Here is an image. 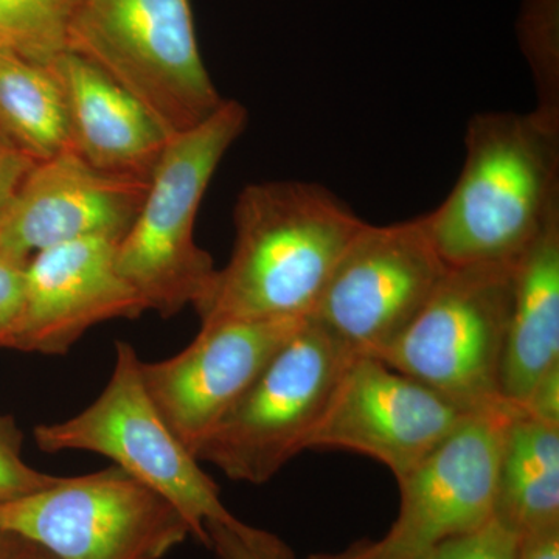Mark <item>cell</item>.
I'll list each match as a JSON object with an SVG mask.
<instances>
[{"instance_id":"1","label":"cell","mask_w":559,"mask_h":559,"mask_svg":"<svg viewBox=\"0 0 559 559\" xmlns=\"http://www.w3.org/2000/svg\"><path fill=\"white\" fill-rule=\"evenodd\" d=\"M229 263L194 305L201 325L227 319H307L366 221L319 183L242 189Z\"/></svg>"},{"instance_id":"2","label":"cell","mask_w":559,"mask_h":559,"mask_svg":"<svg viewBox=\"0 0 559 559\" xmlns=\"http://www.w3.org/2000/svg\"><path fill=\"white\" fill-rule=\"evenodd\" d=\"M450 197L425 215L450 267L514 264L559 212V130L535 112L476 114Z\"/></svg>"},{"instance_id":"3","label":"cell","mask_w":559,"mask_h":559,"mask_svg":"<svg viewBox=\"0 0 559 559\" xmlns=\"http://www.w3.org/2000/svg\"><path fill=\"white\" fill-rule=\"evenodd\" d=\"M134 347L117 342L116 362L97 400L68 419L38 425L33 432L40 451H86L164 496L189 522L191 538L209 547L207 524L237 530L264 559H294L277 536L250 527L221 500L219 488L202 471L200 460L180 443L151 403Z\"/></svg>"},{"instance_id":"4","label":"cell","mask_w":559,"mask_h":559,"mask_svg":"<svg viewBox=\"0 0 559 559\" xmlns=\"http://www.w3.org/2000/svg\"><path fill=\"white\" fill-rule=\"evenodd\" d=\"M248 119L240 102L226 98L207 120L168 140L138 218L117 242V270L146 311L173 318L194 307L209 289L216 267L194 241L197 216L221 160Z\"/></svg>"},{"instance_id":"5","label":"cell","mask_w":559,"mask_h":559,"mask_svg":"<svg viewBox=\"0 0 559 559\" xmlns=\"http://www.w3.org/2000/svg\"><path fill=\"white\" fill-rule=\"evenodd\" d=\"M68 51L120 84L168 140L226 100L202 61L190 0H81Z\"/></svg>"},{"instance_id":"6","label":"cell","mask_w":559,"mask_h":559,"mask_svg":"<svg viewBox=\"0 0 559 559\" xmlns=\"http://www.w3.org/2000/svg\"><path fill=\"white\" fill-rule=\"evenodd\" d=\"M353 353L308 318L202 441L197 457L235 481L263 485L308 451Z\"/></svg>"},{"instance_id":"7","label":"cell","mask_w":559,"mask_h":559,"mask_svg":"<svg viewBox=\"0 0 559 559\" xmlns=\"http://www.w3.org/2000/svg\"><path fill=\"white\" fill-rule=\"evenodd\" d=\"M514 264L450 267L418 318L381 360L469 414L506 404L500 370Z\"/></svg>"},{"instance_id":"8","label":"cell","mask_w":559,"mask_h":559,"mask_svg":"<svg viewBox=\"0 0 559 559\" xmlns=\"http://www.w3.org/2000/svg\"><path fill=\"white\" fill-rule=\"evenodd\" d=\"M0 530L55 559H162L191 538L171 502L116 465L3 503Z\"/></svg>"},{"instance_id":"9","label":"cell","mask_w":559,"mask_h":559,"mask_svg":"<svg viewBox=\"0 0 559 559\" xmlns=\"http://www.w3.org/2000/svg\"><path fill=\"white\" fill-rule=\"evenodd\" d=\"M425 216L366 223L333 271L310 318L353 355L382 358L447 275Z\"/></svg>"},{"instance_id":"10","label":"cell","mask_w":559,"mask_h":559,"mask_svg":"<svg viewBox=\"0 0 559 559\" xmlns=\"http://www.w3.org/2000/svg\"><path fill=\"white\" fill-rule=\"evenodd\" d=\"M521 407L506 403L469 412L404 479L399 516L381 539L384 554L426 559L444 540L495 518L500 451Z\"/></svg>"},{"instance_id":"11","label":"cell","mask_w":559,"mask_h":559,"mask_svg":"<svg viewBox=\"0 0 559 559\" xmlns=\"http://www.w3.org/2000/svg\"><path fill=\"white\" fill-rule=\"evenodd\" d=\"M465 412L374 356L355 355L312 433L308 451H348L404 479Z\"/></svg>"},{"instance_id":"12","label":"cell","mask_w":559,"mask_h":559,"mask_svg":"<svg viewBox=\"0 0 559 559\" xmlns=\"http://www.w3.org/2000/svg\"><path fill=\"white\" fill-rule=\"evenodd\" d=\"M307 319L204 323L178 355L140 362L151 403L187 450L197 455L202 441Z\"/></svg>"},{"instance_id":"13","label":"cell","mask_w":559,"mask_h":559,"mask_svg":"<svg viewBox=\"0 0 559 559\" xmlns=\"http://www.w3.org/2000/svg\"><path fill=\"white\" fill-rule=\"evenodd\" d=\"M117 241L90 238L35 253L20 307L0 325V348L61 356L94 326L138 319L145 304L116 263Z\"/></svg>"},{"instance_id":"14","label":"cell","mask_w":559,"mask_h":559,"mask_svg":"<svg viewBox=\"0 0 559 559\" xmlns=\"http://www.w3.org/2000/svg\"><path fill=\"white\" fill-rule=\"evenodd\" d=\"M150 182L97 170L72 150L38 162L0 221V246L28 261L66 242H119L138 218Z\"/></svg>"},{"instance_id":"15","label":"cell","mask_w":559,"mask_h":559,"mask_svg":"<svg viewBox=\"0 0 559 559\" xmlns=\"http://www.w3.org/2000/svg\"><path fill=\"white\" fill-rule=\"evenodd\" d=\"M49 68L64 95L73 153L103 173L151 180L168 139L148 110L72 51H64Z\"/></svg>"},{"instance_id":"16","label":"cell","mask_w":559,"mask_h":559,"mask_svg":"<svg viewBox=\"0 0 559 559\" xmlns=\"http://www.w3.org/2000/svg\"><path fill=\"white\" fill-rule=\"evenodd\" d=\"M559 366V212L514 263L513 304L500 393L524 406L536 382Z\"/></svg>"},{"instance_id":"17","label":"cell","mask_w":559,"mask_h":559,"mask_svg":"<svg viewBox=\"0 0 559 559\" xmlns=\"http://www.w3.org/2000/svg\"><path fill=\"white\" fill-rule=\"evenodd\" d=\"M495 518L524 536L559 527V426L520 409L503 437Z\"/></svg>"},{"instance_id":"18","label":"cell","mask_w":559,"mask_h":559,"mask_svg":"<svg viewBox=\"0 0 559 559\" xmlns=\"http://www.w3.org/2000/svg\"><path fill=\"white\" fill-rule=\"evenodd\" d=\"M0 131L36 162L72 150L64 95L49 66L0 51Z\"/></svg>"},{"instance_id":"19","label":"cell","mask_w":559,"mask_h":559,"mask_svg":"<svg viewBox=\"0 0 559 559\" xmlns=\"http://www.w3.org/2000/svg\"><path fill=\"white\" fill-rule=\"evenodd\" d=\"M81 0H0V51L49 66L68 51Z\"/></svg>"},{"instance_id":"20","label":"cell","mask_w":559,"mask_h":559,"mask_svg":"<svg viewBox=\"0 0 559 559\" xmlns=\"http://www.w3.org/2000/svg\"><path fill=\"white\" fill-rule=\"evenodd\" d=\"M516 35L538 97L533 112L559 130V0H521Z\"/></svg>"},{"instance_id":"21","label":"cell","mask_w":559,"mask_h":559,"mask_svg":"<svg viewBox=\"0 0 559 559\" xmlns=\"http://www.w3.org/2000/svg\"><path fill=\"white\" fill-rule=\"evenodd\" d=\"M22 430L11 415H0V506L50 487L58 476L32 468L22 457Z\"/></svg>"},{"instance_id":"22","label":"cell","mask_w":559,"mask_h":559,"mask_svg":"<svg viewBox=\"0 0 559 559\" xmlns=\"http://www.w3.org/2000/svg\"><path fill=\"white\" fill-rule=\"evenodd\" d=\"M521 536L498 518L441 543L426 559H520Z\"/></svg>"},{"instance_id":"23","label":"cell","mask_w":559,"mask_h":559,"mask_svg":"<svg viewBox=\"0 0 559 559\" xmlns=\"http://www.w3.org/2000/svg\"><path fill=\"white\" fill-rule=\"evenodd\" d=\"M38 164L0 131V221L10 209L28 173Z\"/></svg>"},{"instance_id":"24","label":"cell","mask_w":559,"mask_h":559,"mask_svg":"<svg viewBox=\"0 0 559 559\" xmlns=\"http://www.w3.org/2000/svg\"><path fill=\"white\" fill-rule=\"evenodd\" d=\"M27 263L0 246V325L20 307Z\"/></svg>"},{"instance_id":"25","label":"cell","mask_w":559,"mask_h":559,"mask_svg":"<svg viewBox=\"0 0 559 559\" xmlns=\"http://www.w3.org/2000/svg\"><path fill=\"white\" fill-rule=\"evenodd\" d=\"M522 411L539 421L559 426V366L536 382Z\"/></svg>"},{"instance_id":"26","label":"cell","mask_w":559,"mask_h":559,"mask_svg":"<svg viewBox=\"0 0 559 559\" xmlns=\"http://www.w3.org/2000/svg\"><path fill=\"white\" fill-rule=\"evenodd\" d=\"M205 530L209 536L207 549L213 550L216 559H264L237 530L218 522H210Z\"/></svg>"},{"instance_id":"27","label":"cell","mask_w":559,"mask_h":559,"mask_svg":"<svg viewBox=\"0 0 559 559\" xmlns=\"http://www.w3.org/2000/svg\"><path fill=\"white\" fill-rule=\"evenodd\" d=\"M520 559H559V527L521 536Z\"/></svg>"},{"instance_id":"28","label":"cell","mask_w":559,"mask_h":559,"mask_svg":"<svg viewBox=\"0 0 559 559\" xmlns=\"http://www.w3.org/2000/svg\"><path fill=\"white\" fill-rule=\"evenodd\" d=\"M307 559H400L384 554L371 539H360L349 546L348 549L336 554H314Z\"/></svg>"},{"instance_id":"29","label":"cell","mask_w":559,"mask_h":559,"mask_svg":"<svg viewBox=\"0 0 559 559\" xmlns=\"http://www.w3.org/2000/svg\"><path fill=\"white\" fill-rule=\"evenodd\" d=\"M33 544L14 533L0 530V559H27Z\"/></svg>"},{"instance_id":"30","label":"cell","mask_w":559,"mask_h":559,"mask_svg":"<svg viewBox=\"0 0 559 559\" xmlns=\"http://www.w3.org/2000/svg\"><path fill=\"white\" fill-rule=\"evenodd\" d=\"M27 559H55L51 555L47 554L46 550L39 549V547L33 546L31 557Z\"/></svg>"}]
</instances>
